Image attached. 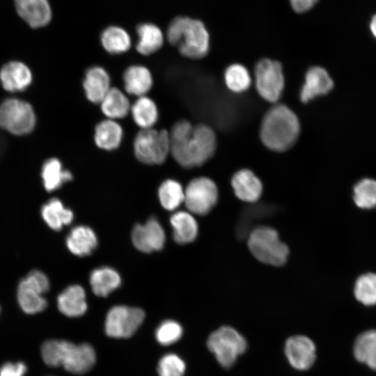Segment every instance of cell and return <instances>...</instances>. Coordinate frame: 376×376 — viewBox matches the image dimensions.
I'll return each instance as SVG.
<instances>
[{
  "mask_svg": "<svg viewBox=\"0 0 376 376\" xmlns=\"http://www.w3.org/2000/svg\"><path fill=\"white\" fill-rule=\"evenodd\" d=\"M170 154L181 166L190 169L205 164L214 155L217 138L207 125H193L187 120L177 121L169 132Z\"/></svg>",
  "mask_w": 376,
  "mask_h": 376,
  "instance_id": "6da1fadb",
  "label": "cell"
},
{
  "mask_svg": "<svg viewBox=\"0 0 376 376\" xmlns=\"http://www.w3.org/2000/svg\"><path fill=\"white\" fill-rule=\"evenodd\" d=\"M300 125L297 115L281 104L271 107L264 116L260 137L269 149L281 152L290 148L297 141Z\"/></svg>",
  "mask_w": 376,
  "mask_h": 376,
  "instance_id": "7a4b0ae2",
  "label": "cell"
},
{
  "mask_svg": "<svg viewBox=\"0 0 376 376\" xmlns=\"http://www.w3.org/2000/svg\"><path fill=\"white\" fill-rule=\"evenodd\" d=\"M41 354L49 366H63L74 374H84L94 366L96 360L93 347L88 343L75 345L63 340H49L41 347Z\"/></svg>",
  "mask_w": 376,
  "mask_h": 376,
  "instance_id": "3957f363",
  "label": "cell"
},
{
  "mask_svg": "<svg viewBox=\"0 0 376 376\" xmlns=\"http://www.w3.org/2000/svg\"><path fill=\"white\" fill-rule=\"evenodd\" d=\"M166 37L171 45L189 58L200 59L209 51L210 36L198 19L185 16L175 17L167 28Z\"/></svg>",
  "mask_w": 376,
  "mask_h": 376,
  "instance_id": "277c9868",
  "label": "cell"
},
{
  "mask_svg": "<svg viewBox=\"0 0 376 376\" xmlns=\"http://www.w3.org/2000/svg\"><path fill=\"white\" fill-rule=\"evenodd\" d=\"M248 247L258 260L273 266L284 265L289 255L288 246L280 240L276 230L268 226L256 228L250 233Z\"/></svg>",
  "mask_w": 376,
  "mask_h": 376,
  "instance_id": "5b68a950",
  "label": "cell"
},
{
  "mask_svg": "<svg viewBox=\"0 0 376 376\" xmlns=\"http://www.w3.org/2000/svg\"><path fill=\"white\" fill-rule=\"evenodd\" d=\"M133 149L140 162L148 165L162 164L170 154L169 132L153 127L141 130L134 138Z\"/></svg>",
  "mask_w": 376,
  "mask_h": 376,
  "instance_id": "8992f818",
  "label": "cell"
},
{
  "mask_svg": "<svg viewBox=\"0 0 376 376\" xmlns=\"http://www.w3.org/2000/svg\"><path fill=\"white\" fill-rule=\"evenodd\" d=\"M207 344L220 365L225 368L233 366L246 348L244 338L234 328L228 326L212 332Z\"/></svg>",
  "mask_w": 376,
  "mask_h": 376,
  "instance_id": "52a82bcc",
  "label": "cell"
},
{
  "mask_svg": "<svg viewBox=\"0 0 376 376\" xmlns=\"http://www.w3.org/2000/svg\"><path fill=\"white\" fill-rule=\"evenodd\" d=\"M36 115L27 102L8 98L0 104V127L14 135L31 132L36 125Z\"/></svg>",
  "mask_w": 376,
  "mask_h": 376,
  "instance_id": "ba28073f",
  "label": "cell"
},
{
  "mask_svg": "<svg viewBox=\"0 0 376 376\" xmlns=\"http://www.w3.org/2000/svg\"><path fill=\"white\" fill-rule=\"evenodd\" d=\"M256 88L265 100L276 102L284 88V76L281 64L269 58L260 60L254 71Z\"/></svg>",
  "mask_w": 376,
  "mask_h": 376,
  "instance_id": "9c48e42d",
  "label": "cell"
},
{
  "mask_svg": "<svg viewBox=\"0 0 376 376\" xmlns=\"http://www.w3.org/2000/svg\"><path fill=\"white\" fill-rule=\"evenodd\" d=\"M145 313L139 308L116 306L108 312L105 320V332L113 338H127L139 328L144 320Z\"/></svg>",
  "mask_w": 376,
  "mask_h": 376,
  "instance_id": "30bf717a",
  "label": "cell"
},
{
  "mask_svg": "<svg viewBox=\"0 0 376 376\" xmlns=\"http://www.w3.org/2000/svg\"><path fill=\"white\" fill-rule=\"evenodd\" d=\"M217 200V187L213 180L206 177L191 180L185 189L184 203L187 210L195 214H207Z\"/></svg>",
  "mask_w": 376,
  "mask_h": 376,
  "instance_id": "8fae6325",
  "label": "cell"
},
{
  "mask_svg": "<svg viewBox=\"0 0 376 376\" xmlns=\"http://www.w3.org/2000/svg\"><path fill=\"white\" fill-rule=\"evenodd\" d=\"M165 233L155 218L149 219L144 224H136L132 232L134 246L144 253H150L163 248Z\"/></svg>",
  "mask_w": 376,
  "mask_h": 376,
  "instance_id": "7c38bea8",
  "label": "cell"
},
{
  "mask_svg": "<svg viewBox=\"0 0 376 376\" xmlns=\"http://www.w3.org/2000/svg\"><path fill=\"white\" fill-rule=\"evenodd\" d=\"M285 353L290 364L297 370L309 368L315 360L314 343L305 336L290 337L285 344Z\"/></svg>",
  "mask_w": 376,
  "mask_h": 376,
  "instance_id": "4fadbf2b",
  "label": "cell"
},
{
  "mask_svg": "<svg viewBox=\"0 0 376 376\" xmlns=\"http://www.w3.org/2000/svg\"><path fill=\"white\" fill-rule=\"evenodd\" d=\"M32 73L29 67L20 61H10L0 70V81L3 88L10 93L22 92L32 82Z\"/></svg>",
  "mask_w": 376,
  "mask_h": 376,
  "instance_id": "5bb4252c",
  "label": "cell"
},
{
  "mask_svg": "<svg viewBox=\"0 0 376 376\" xmlns=\"http://www.w3.org/2000/svg\"><path fill=\"white\" fill-rule=\"evenodd\" d=\"M20 17L31 27L40 28L49 24L52 10L47 0H14Z\"/></svg>",
  "mask_w": 376,
  "mask_h": 376,
  "instance_id": "9a60e30c",
  "label": "cell"
},
{
  "mask_svg": "<svg viewBox=\"0 0 376 376\" xmlns=\"http://www.w3.org/2000/svg\"><path fill=\"white\" fill-rule=\"evenodd\" d=\"M334 87V81L327 71L322 67L310 68L300 91V100L308 102L318 95L327 94Z\"/></svg>",
  "mask_w": 376,
  "mask_h": 376,
  "instance_id": "2e32d148",
  "label": "cell"
},
{
  "mask_svg": "<svg viewBox=\"0 0 376 376\" xmlns=\"http://www.w3.org/2000/svg\"><path fill=\"white\" fill-rule=\"evenodd\" d=\"M231 186L235 196L247 203L257 201L263 192L261 181L249 169H242L236 172L231 179Z\"/></svg>",
  "mask_w": 376,
  "mask_h": 376,
  "instance_id": "e0dca14e",
  "label": "cell"
},
{
  "mask_svg": "<svg viewBox=\"0 0 376 376\" xmlns=\"http://www.w3.org/2000/svg\"><path fill=\"white\" fill-rule=\"evenodd\" d=\"M86 98L95 104H100L109 89L110 78L107 72L100 66L89 68L83 81Z\"/></svg>",
  "mask_w": 376,
  "mask_h": 376,
  "instance_id": "ac0fdd59",
  "label": "cell"
},
{
  "mask_svg": "<svg viewBox=\"0 0 376 376\" xmlns=\"http://www.w3.org/2000/svg\"><path fill=\"white\" fill-rule=\"evenodd\" d=\"M58 310L65 315L79 317L87 310L86 293L79 285H72L65 288L57 298Z\"/></svg>",
  "mask_w": 376,
  "mask_h": 376,
  "instance_id": "d6986e66",
  "label": "cell"
},
{
  "mask_svg": "<svg viewBox=\"0 0 376 376\" xmlns=\"http://www.w3.org/2000/svg\"><path fill=\"white\" fill-rule=\"evenodd\" d=\"M123 79L126 93L138 97L146 95L151 89L153 82L150 70L139 65L127 68L123 73Z\"/></svg>",
  "mask_w": 376,
  "mask_h": 376,
  "instance_id": "ffe728a7",
  "label": "cell"
},
{
  "mask_svg": "<svg viewBox=\"0 0 376 376\" xmlns=\"http://www.w3.org/2000/svg\"><path fill=\"white\" fill-rule=\"evenodd\" d=\"M97 239L94 231L88 226L73 228L66 238V245L71 253L77 256L91 254L96 248Z\"/></svg>",
  "mask_w": 376,
  "mask_h": 376,
  "instance_id": "44dd1931",
  "label": "cell"
},
{
  "mask_svg": "<svg viewBox=\"0 0 376 376\" xmlns=\"http://www.w3.org/2000/svg\"><path fill=\"white\" fill-rule=\"evenodd\" d=\"M123 131L116 120L105 119L95 127L94 141L96 146L104 150L117 149L123 139Z\"/></svg>",
  "mask_w": 376,
  "mask_h": 376,
  "instance_id": "7402d4cb",
  "label": "cell"
},
{
  "mask_svg": "<svg viewBox=\"0 0 376 376\" xmlns=\"http://www.w3.org/2000/svg\"><path fill=\"white\" fill-rule=\"evenodd\" d=\"M174 240L181 244L193 242L198 234V224L191 213L175 212L170 218Z\"/></svg>",
  "mask_w": 376,
  "mask_h": 376,
  "instance_id": "603a6c76",
  "label": "cell"
},
{
  "mask_svg": "<svg viewBox=\"0 0 376 376\" xmlns=\"http://www.w3.org/2000/svg\"><path fill=\"white\" fill-rule=\"evenodd\" d=\"M139 40L136 45L137 52L143 55H150L158 51L164 43L161 29L152 23H143L137 26Z\"/></svg>",
  "mask_w": 376,
  "mask_h": 376,
  "instance_id": "cb8c5ba5",
  "label": "cell"
},
{
  "mask_svg": "<svg viewBox=\"0 0 376 376\" xmlns=\"http://www.w3.org/2000/svg\"><path fill=\"white\" fill-rule=\"evenodd\" d=\"M100 104L103 114L107 118L114 120L125 118L131 108L127 97L115 87L109 89Z\"/></svg>",
  "mask_w": 376,
  "mask_h": 376,
  "instance_id": "d4e9b609",
  "label": "cell"
},
{
  "mask_svg": "<svg viewBox=\"0 0 376 376\" xmlns=\"http://www.w3.org/2000/svg\"><path fill=\"white\" fill-rule=\"evenodd\" d=\"M121 283L118 273L109 267H102L94 269L90 276V284L95 295L107 297L118 288Z\"/></svg>",
  "mask_w": 376,
  "mask_h": 376,
  "instance_id": "484cf974",
  "label": "cell"
},
{
  "mask_svg": "<svg viewBox=\"0 0 376 376\" xmlns=\"http://www.w3.org/2000/svg\"><path fill=\"white\" fill-rule=\"evenodd\" d=\"M17 301L21 308L28 314H35L44 311L47 301L43 295L23 279L17 288Z\"/></svg>",
  "mask_w": 376,
  "mask_h": 376,
  "instance_id": "4316f807",
  "label": "cell"
},
{
  "mask_svg": "<svg viewBox=\"0 0 376 376\" xmlns=\"http://www.w3.org/2000/svg\"><path fill=\"white\" fill-rule=\"evenodd\" d=\"M41 215L47 226L54 230H60L63 226L70 224L74 217L72 210L65 208L62 202L56 198L43 205Z\"/></svg>",
  "mask_w": 376,
  "mask_h": 376,
  "instance_id": "83f0119b",
  "label": "cell"
},
{
  "mask_svg": "<svg viewBox=\"0 0 376 376\" xmlns=\"http://www.w3.org/2000/svg\"><path fill=\"white\" fill-rule=\"evenodd\" d=\"M41 177L43 185L47 191H53L60 188L63 184L72 180V174L63 168L57 158L48 159L42 165Z\"/></svg>",
  "mask_w": 376,
  "mask_h": 376,
  "instance_id": "f1b7e54d",
  "label": "cell"
},
{
  "mask_svg": "<svg viewBox=\"0 0 376 376\" xmlns=\"http://www.w3.org/2000/svg\"><path fill=\"white\" fill-rule=\"evenodd\" d=\"M133 120L141 130L153 127L158 118V110L155 102L144 95L139 97L131 105Z\"/></svg>",
  "mask_w": 376,
  "mask_h": 376,
  "instance_id": "f546056e",
  "label": "cell"
},
{
  "mask_svg": "<svg viewBox=\"0 0 376 376\" xmlns=\"http://www.w3.org/2000/svg\"><path fill=\"white\" fill-rule=\"evenodd\" d=\"M353 351L357 361L376 370V330H368L359 335Z\"/></svg>",
  "mask_w": 376,
  "mask_h": 376,
  "instance_id": "4dcf8cb0",
  "label": "cell"
},
{
  "mask_svg": "<svg viewBox=\"0 0 376 376\" xmlns=\"http://www.w3.org/2000/svg\"><path fill=\"white\" fill-rule=\"evenodd\" d=\"M101 42L104 49L110 54H121L131 47V39L128 33L123 28L111 26L101 34Z\"/></svg>",
  "mask_w": 376,
  "mask_h": 376,
  "instance_id": "1f68e13d",
  "label": "cell"
},
{
  "mask_svg": "<svg viewBox=\"0 0 376 376\" xmlns=\"http://www.w3.org/2000/svg\"><path fill=\"white\" fill-rule=\"evenodd\" d=\"M158 196L162 207L173 211L184 202L185 190L178 181L168 179L159 186Z\"/></svg>",
  "mask_w": 376,
  "mask_h": 376,
  "instance_id": "d6a6232c",
  "label": "cell"
},
{
  "mask_svg": "<svg viewBox=\"0 0 376 376\" xmlns=\"http://www.w3.org/2000/svg\"><path fill=\"white\" fill-rule=\"evenodd\" d=\"M224 80L226 86L235 93L245 91L249 88L251 82L247 69L238 63L232 64L226 69Z\"/></svg>",
  "mask_w": 376,
  "mask_h": 376,
  "instance_id": "836d02e7",
  "label": "cell"
},
{
  "mask_svg": "<svg viewBox=\"0 0 376 376\" xmlns=\"http://www.w3.org/2000/svg\"><path fill=\"white\" fill-rule=\"evenodd\" d=\"M354 293L363 304H376V274L369 272L361 275L355 282Z\"/></svg>",
  "mask_w": 376,
  "mask_h": 376,
  "instance_id": "e575fe53",
  "label": "cell"
},
{
  "mask_svg": "<svg viewBox=\"0 0 376 376\" xmlns=\"http://www.w3.org/2000/svg\"><path fill=\"white\" fill-rule=\"evenodd\" d=\"M353 199L360 208L371 209L376 207V180L364 178L359 180L353 189Z\"/></svg>",
  "mask_w": 376,
  "mask_h": 376,
  "instance_id": "d590c367",
  "label": "cell"
},
{
  "mask_svg": "<svg viewBox=\"0 0 376 376\" xmlns=\"http://www.w3.org/2000/svg\"><path fill=\"white\" fill-rule=\"evenodd\" d=\"M182 335V328L174 320H165L157 327L156 339L161 345H169L177 342Z\"/></svg>",
  "mask_w": 376,
  "mask_h": 376,
  "instance_id": "8d00e7d4",
  "label": "cell"
},
{
  "mask_svg": "<svg viewBox=\"0 0 376 376\" xmlns=\"http://www.w3.org/2000/svg\"><path fill=\"white\" fill-rule=\"evenodd\" d=\"M185 370V362L175 354L164 355L157 367L159 376H182Z\"/></svg>",
  "mask_w": 376,
  "mask_h": 376,
  "instance_id": "74e56055",
  "label": "cell"
},
{
  "mask_svg": "<svg viewBox=\"0 0 376 376\" xmlns=\"http://www.w3.org/2000/svg\"><path fill=\"white\" fill-rule=\"evenodd\" d=\"M24 279L42 295L47 292L49 290L50 284L49 279L40 270H32Z\"/></svg>",
  "mask_w": 376,
  "mask_h": 376,
  "instance_id": "f35d334b",
  "label": "cell"
},
{
  "mask_svg": "<svg viewBox=\"0 0 376 376\" xmlns=\"http://www.w3.org/2000/svg\"><path fill=\"white\" fill-rule=\"evenodd\" d=\"M26 369L22 362L6 363L0 369V376H24Z\"/></svg>",
  "mask_w": 376,
  "mask_h": 376,
  "instance_id": "ab89813d",
  "label": "cell"
},
{
  "mask_svg": "<svg viewBox=\"0 0 376 376\" xmlns=\"http://www.w3.org/2000/svg\"><path fill=\"white\" fill-rule=\"evenodd\" d=\"M290 1L295 12L302 13L311 9L318 0H290Z\"/></svg>",
  "mask_w": 376,
  "mask_h": 376,
  "instance_id": "60d3db41",
  "label": "cell"
},
{
  "mask_svg": "<svg viewBox=\"0 0 376 376\" xmlns=\"http://www.w3.org/2000/svg\"><path fill=\"white\" fill-rule=\"evenodd\" d=\"M370 28L373 35L376 38V15H375L371 19Z\"/></svg>",
  "mask_w": 376,
  "mask_h": 376,
  "instance_id": "b9f144b4",
  "label": "cell"
}]
</instances>
